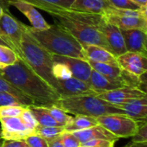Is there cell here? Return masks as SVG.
I'll return each mask as SVG.
<instances>
[{"mask_svg":"<svg viewBox=\"0 0 147 147\" xmlns=\"http://www.w3.org/2000/svg\"><path fill=\"white\" fill-rule=\"evenodd\" d=\"M108 2L115 8L125 10H140V7L131 0H108Z\"/></svg>","mask_w":147,"mask_h":147,"instance_id":"8d00e7d4","label":"cell"},{"mask_svg":"<svg viewBox=\"0 0 147 147\" xmlns=\"http://www.w3.org/2000/svg\"><path fill=\"white\" fill-rule=\"evenodd\" d=\"M64 131V126H44L37 125L34 131V133L42 137L47 141H49L60 136Z\"/></svg>","mask_w":147,"mask_h":147,"instance_id":"83f0119b","label":"cell"},{"mask_svg":"<svg viewBox=\"0 0 147 147\" xmlns=\"http://www.w3.org/2000/svg\"><path fill=\"white\" fill-rule=\"evenodd\" d=\"M25 26L26 24L14 18L9 11H5L0 18V29L3 33V38L19 57L21 56L22 38Z\"/></svg>","mask_w":147,"mask_h":147,"instance_id":"ba28073f","label":"cell"},{"mask_svg":"<svg viewBox=\"0 0 147 147\" xmlns=\"http://www.w3.org/2000/svg\"><path fill=\"white\" fill-rule=\"evenodd\" d=\"M27 147H29V146H28V145H27Z\"/></svg>","mask_w":147,"mask_h":147,"instance_id":"9f6ffc18","label":"cell"},{"mask_svg":"<svg viewBox=\"0 0 147 147\" xmlns=\"http://www.w3.org/2000/svg\"><path fill=\"white\" fill-rule=\"evenodd\" d=\"M25 108L23 106L0 107V117H20Z\"/></svg>","mask_w":147,"mask_h":147,"instance_id":"1f68e13d","label":"cell"},{"mask_svg":"<svg viewBox=\"0 0 147 147\" xmlns=\"http://www.w3.org/2000/svg\"><path fill=\"white\" fill-rule=\"evenodd\" d=\"M52 72L55 78L58 81H63L73 77L69 67L62 62L54 61Z\"/></svg>","mask_w":147,"mask_h":147,"instance_id":"4dcf8cb0","label":"cell"},{"mask_svg":"<svg viewBox=\"0 0 147 147\" xmlns=\"http://www.w3.org/2000/svg\"><path fill=\"white\" fill-rule=\"evenodd\" d=\"M131 142L145 143L147 142V120L139 122L138 129L136 134L131 138Z\"/></svg>","mask_w":147,"mask_h":147,"instance_id":"e575fe53","label":"cell"},{"mask_svg":"<svg viewBox=\"0 0 147 147\" xmlns=\"http://www.w3.org/2000/svg\"><path fill=\"white\" fill-rule=\"evenodd\" d=\"M53 18L55 21V23H57L64 29H66L82 44L97 45L111 51V49L106 37L98 28L58 16H55L53 17Z\"/></svg>","mask_w":147,"mask_h":147,"instance_id":"5b68a950","label":"cell"},{"mask_svg":"<svg viewBox=\"0 0 147 147\" xmlns=\"http://www.w3.org/2000/svg\"><path fill=\"white\" fill-rule=\"evenodd\" d=\"M0 36H1L2 38H3V33H2V30H1V29H0ZM4 39V38H3ZM5 40V39H4Z\"/></svg>","mask_w":147,"mask_h":147,"instance_id":"f5cc1de1","label":"cell"},{"mask_svg":"<svg viewBox=\"0 0 147 147\" xmlns=\"http://www.w3.org/2000/svg\"><path fill=\"white\" fill-rule=\"evenodd\" d=\"M139 82L140 83H145L147 84V70L143 74V75H141L139 76Z\"/></svg>","mask_w":147,"mask_h":147,"instance_id":"f6af8a7d","label":"cell"},{"mask_svg":"<svg viewBox=\"0 0 147 147\" xmlns=\"http://www.w3.org/2000/svg\"><path fill=\"white\" fill-rule=\"evenodd\" d=\"M0 45H5V46H8L9 47V44L6 42L5 40H4L1 36H0Z\"/></svg>","mask_w":147,"mask_h":147,"instance_id":"c3c4849f","label":"cell"},{"mask_svg":"<svg viewBox=\"0 0 147 147\" xmlns=\"http://www.w3.org/2000/svg\"><path fill=\"white\" fill-rule=\"evenodd\" d=\"M88 84L90 85L94 92L96 94V95L100 93H104L125 86L123 81L109 78L94 69L91 72Z\"/></svg>","mask_w":147,"mask_h":147,"instance_id":"e0dca14e","label":"cell"},{"mask_svg":"<svg viewBox=\"0 0 147 147\" xmlns=\"http://www.w3.org/2000/svg\"><path fill=\"white\" fill-rule=\"evenodd\" d=\"M97 96L113 105L119 106L124 103L130 102L133 100L146 97L147 94L141 91L138 88L125 86L104 93L97 94Z\"/></svg>","mask_w":147,"mask_h":147,"instance_id":"30bf717a","label":"cell"},{"mask_svg":"<svg viewBox=\"0 0 147 147\" xmlns=\"http://www.w3.org/2000/svg\"><path fill=\"white\" fill-rule=\"evenodd\" d=\"M35 119H36L38 125L44 126H63L55 121L52 116L49 114L47 107H38V106H30L29 107Z\"/></svg>","mask_w":147,"mask_h":147,"instance_id":"484cf974","label":"cell"},{"mask_svg":"<svg viewBox=\"0 0 147 147\" xmlns=\"http://www.w3.org/2000/svg\"><path fill=\"white\" fill-rule=\"evenodd\" d=\"M24 141L29 147H49L47 140L35 133L27 137Z\"/></svg>","mask_w":147,"mask_h":147,"instance_id":"d590c367","label":"cell"},{"mask_svg":"<svg viewBox=\"0 0 147 147\" xmlns=\"http://www.w3.org/2000/svg\"><path fill=\"white\" fill-rule=\"evenodd\" d=\"M3 138H2V135H1V128H0V146L2 144V142H3Z\"/></svg>","mask_w":147,"mask_h":147,"instance_id":"f907efd6","label":"cell"},{"mask_svg":"<svg viewBox=\"0 0 147 147\" xmlns=\"http://www.w3.org/2000/svg\"><path fill=\"white\" fill-rule=\"evenodd\" d=\"M79 147H89V146H86V145H82L81 144V146H79Z\"/></svg>","mask_w":147,"mask_h":147,"instance_id":"db71d44e","label":"cell"},{"mask_svg":"<svg viewBox=\"0 0 147 147\" xmlns=\"http://www.w3.org/2000/svg\"><path fill=\"white\" fill-rule=\"evenodd\" d=\"M4 13H5V10L1 6H0V18H2V16L4 15Z\"/></svg>","mask_w":147,"mask_h":147,"instance_id":"681fc988","label":"cell"},{"mask_svg":"<svg viewBox=\"0 0 147 147\" xmlns=\"http://www.w3.org/2000/svg\"><path fill=\"white\" fill-rule=\"evenodd\" d=\"M58 16L61 18H65L73 21L89 24L92 26H94L98 28L101 23L104 21V16L100 14H94V13H88V12H83L79 11H74L71 9H67L64 11H61L58 12L57 14L52 16Z\"/></svg>","mask_w":147,"mask_h":147,"instance_id":"ac0fdd59","label":"cell"},{"mask_svg":"<svg viewBox=\"0 0 147 147\" xmlns=\"http://www.w3.org/2000/svg\"><path fill=\"white\" fill-rule=\"evenodd\" d=\"M115 142L116 141L113 140L98 138V139H92L84 142L82 144V145H86L89 147H114Z\"/></svg>","mask_w":147,"mask_h":147,"instance_id":"f35d334b","label":"cell"},{"mask_svg":"<svg viewBox=\"0 0 147 147\" xmlns=\"http://www.w3.org/2000/svg\"><path fill=\"white\" fill-rule=\"evenodd\" d=\"M49 114L52 116V118L57 121L59 124H61V125H63L65 127L66 125H67L69 123V121L72 119V116L68 115L67 113H66L64 110H62L61 108L56 107V106H52L49 107H47Z\"/></svg>","mask_w":147,"mask_h":147,"instance_id":"f546056e","label":"cell"},{"mask_svg":"<svg viewBox=\"0 0 147 147\" xmlns=\"http://www.w3.org/2000/svg\"><path fill=\"white\" fill-rule=\"evenodd\" d=\"M0 76L30 97L35 106L49 107L55 106L61 98L60 94L20 57L14 64L0 69Z\"/></svg>","mask_w":147,"mask_h":147,"instance_id":"6da1fadb","label":"cell"},{"mask_svg":"<svg viewBox=\"0 0 147 147\" xmlns=\"http://www.w3.org/2000/svg\"><path fill=\"white\" fill-rule=\"evenodd\" d=\"M111 7H113V5L108 2V0H74L69 9L104 15Z\"/></svg>","mask_w":147,"mask_h":147,"instance_id":"ffe728a7","label":"cell"},{"mask_svg":"<svg viewBox=\"0 0 147 147\" xmlns=\"http://www.w3.org/2000/svg\"><path fill=\"white\" fill-rule=\"evenodd\" d=\"M124 147H147V142L145 143H136V142H130L125 144Z\"/></svg>","mask_w":147,"mask_h":147,"instance_id":"7bdbcfd3","label":"cell"},{"mask_svg":"<svg viewBox=\"0 0 147 147\" xmlns=\"http://www.w3.org/2000/svg\"><path fill=\"white\" fill-rule=\"evenodd\" d=\"M61 138L64 147H79L82 144L80 140L70 131H65L61 134Z\"/></svg>","mask_w":147,"mask_h":147,"instance_id":"836d02e7","label":"cell"},{"mask_svg":"<svg viewBox=\"0 0 147 147\" xmlns=\"http://www.w3.org/2000/svg\"><path fill=\"white\" fill-rule=\"evenodd\" d=\"M11 1L12 0H0V6L5 10V11H9L10 7L11 6Z\"/></svg>","mask_w":147,"mask_h":147,"instance_id":"b9f144b4","label":"cell"},{"mask_svg":"<svg viewBox=\"0 0 147 147\" xmlns=\"http://www.w3.org/2000/svg\"><path fill=\"white\" fill-rule=\"evenodd\" d=\"M19 56L18 54L10 47L0 45V62L9 66L14 64L18 60Z\"/></svg>","mask_w":147,"mask_h":147,"instance_id":"f1b7e54d","label":"cell"},{"mask_svg":"<svg viewBox=\"0 0 147 147\" xmlns=\"http://www.w3.org/2000/svg\"><path fill=\"white\" fill-rule=\"evenodd\" d=\"M140 11H141L142 15L147 19V5H145L144 6L141 7V8H140Z\"/></svg>","mask_w":147,"mask_h":147,"instance_id":"7dc6e473","label":"cell"},{"mask_svg":"<svg viewBox=\"0 0 147 147\" xmlns=\"http://www.w3.org/2000/svg\"><path fill=\"white\" fill-rule=\"evenodd\" d=\"M73 133L80 140L81 144L87 142L88 140L98 139V138L108 139V140H113V141H117L119 139L116 136H114L113 133H111L109 131H107L105 127H103L100 124L93 127L85 129V130L74 131Z\"/></svg>","mask_w":147,"mask_h":147,"instance_id":"7402d4cb","label":"cell"},{"mask_svg":"<svg viewBox=\"0 0 147 147\" xmlns=\"http://www.w3.org/2000/svg\"><path fill=\"white\" fill-rule=\"evenodd\" d=\"M98 29L106 37L112 53L116 57L127 51L121 30L119 27L108 22L104 18V21L98 27Z\"/></svg>","mask_w":147,"mask_h":147,"instance_id":"8fae6325","label":"cell"},{"mask_svg":"<svg viewBox=\"0 0 147 147\" xmlns=\"http://www.w3.org/2000/svg\"><path fill=\"white\" fill-rule=\"evenodd\" d=\"M103 16L120 30H139L147 33V19L142 15L140 10L118 9L113 6Z\"/></svg>","mask_w":147,"mask_h":147,"instance_id":"8992f818","label":"cell"},{"mask_svg":"<svg viewBox=\"0 0 147 147\" xmlns=\"http://www.w3.org/2000/svg\"><path fill=\"white\" fill-rule=\"evenodd\" d=\"M131 1H132L137 5H138L140 8L147 5V0H131Z\"/></svg>","mask_w":147,"mask_h":147,"instance_id":"ee69618b","label":"cell"},{"mask_svg":"<svg viewBox=\"0 0 147 147\" xmlns=\"http://www.w3.org/2000/svg\"><path fill=\"white\" fill-rule=\"evenodd\" d=\"M27 28L35 39L50 54L87 61L82 43L57 23L50 24L43 30H36L31 26Z\"/></svg>","mask_w":147,"mask_h":147,"instance_id":"7a4b0ae2","label":"cell"},{"mask_svg":"<svg viewBox=\"0 0 147 147\" xmlns=\"http://www.w3.org/2000/svg\"><path fill=\"white\" fill-rule=\"evenodd\" d=\"M5 106H23V103L12 94L6 92H0V107Z\"/></svg>","mask_w":147,"mask_h":147,"instance_id":"d6a6232c","label":"cell"},{"mask_svg":"<svg viewBox=\"0 0 147 147\" xmlns=\"http://www.w3.org/2000/svg\"><path fill=\"white\" fill-rule=\"evenodd\" d=\"M28 26H25L21 46V56L29 67L51 86L56 92L58 88V80L53 76V58L46 49H44L30 33Z\"/></svg>","mask_w":147,"mask_h":147,"instance_id":"3957f363","label":"cell"},{"mask_svg":"<svg viewBox=\"0 0 147 147\" xmlns=\"http://www.w3.org/2000/svg\"><path fill=\"white\" fill-rule=\"evenodd\" d=\"M57 93L60 94L61 97L82 94L96 95V94L94 92L88 82L74 77L63 81H58Z\"/></svg>","mask_w":147,"mask_h":147,"instance_id":"5bb4252c","label":"cell"},{"mask_svg":"<svg viewBox=\"0 0 147 147\" xmlns=\"http://www.w3.org/2000/svg\"><path fill=\"white\" fill-rule=\"evenodd\" d=\"M0 92H6L12 94L13 96L18 98L25 107L35 106L34 101L30 97H28L23 92L16 88L13 85H11L9 82H7L5 79H4L1 76H0Z\"/></svg>","mask_w":147,"mask_h":147,"instance_id":"4316f807","label":"cell"},{"mask_svg":"<svg viewBox=\"0 0 147 147\" xmlns=\"http://www.w3.org/2000/svg\"><path fill=\"white\" fill-rule=\"evenodd\" d=\"M82 45L87 61L92 60L98 62H103V63H108V64L119 66L117 57L107 49L97 45H92V44H82Z\"/></svg>","mask_w":147,"mask_h":147,"instance_id":"d6986e66","label":"cell"},{"mask_svg":"<svg viewBox=\"0 0 147 147\" xmlns=\"http://www.w3.org/2000/svg\"><path fill=\"white\" fill-rule=\"evenodd\" d=\"M97 125H99V123L96 118L85 115H75L74 117H72L69 123L65 125L64 129L66 131L74 132L77 131L85 130Z\"/></svg>","mask_w":147,"mask_h":147,"instance_id":"cb8c5ba5","label":"cell"},{"mask_svg":"<svg viewBox=\"0 0 147 147\" xmlns=\"http://www.w3.org/2000/svg\"><path fill=\"white\" fill-rule=\"evenodd\" d=\"M23 1L48 12L52 17L61 11L69 9L74 0H23Z\"/></svg>","mask_w":147,"mask_h":147,"instance_id":"603a6c76","label":"cell"},{"mask_svg":"<svg viewBox=\"0 0 147 147\" xmlns=\"http://www.w3.org/2000/svg\"><path fill=\"white\" fill-rule=\"evenodd\" d=\"M48 142V145L49 147H64L63 144H62V141H61V135L51 139V140H49L47 141Z\"/></svg>","mask_w":147,"mask_h":147,"instance_id":"60d3db41","label":"cell"},{"mask_svg":"<svg viewBox=\"0 0 147 147\" xmlns=\"http://www.w3.org/2000/svg\"><path fill=\"white\" fill-rule=\"evenodd\" d=\"M11 5L16 7L28 18L33 29L36 30H43L50 26L34 5L23 0H12Z\"/></svg>","mask_w":147,"mask_h":147,"instance_id":"9a60e30c","label":"cell"},{"mask_svg":"<svg viewBox=\"0 0 147 147\" xmlns=\"http://www.w3.org/2000/svg\"><path fill=\"white\" fill-rule=\"evenodd\" d=\"M5 66H6V65H5V64H3V63H1V62H0V69L4 68V67H5Z\"/></svg>","mask_w":147,"mask_h":147,"instance_id":"816d5d0a","label":"cell"},{"mask_svg":"<svg viewBox=\"0 0 147 147\" xmlns=\"http://www.w3.org/2000/svg\"><path fill=\"white\" fill-rule=\"evenodd\" d=\"M52 58H53V61L62 62L66 64L69 67L72 73V76L74 78L84 81L88 83L93 68L91 67L88 61L79 58H75V57L58 55H52Z\"/></svg>","mask_w":147,"mask_h":147,"instance_id":"4fadbf2b","label":"cell"},{"mask_svg":"<svg viewBox=\"0 0 147 147\" xmlns=\"http://www.w3.org/2000/svg\"><path fill=\"white\" fill-rule=\"evenodd\" d=\"M1 135L4 140H24L34 134L21 117H0Z\"/></svg>","mask_w":147,"mask_h":147,"instance_id":"9c48e42d","label":"cell"},{"mask_svg":"<svg viewBox=\"0 0 147 147\" xmlns=\"http://www.w3.org/2000/svg\"><path fill=\"white\" fill-rule=\"evenodd\" d=\"M55 106L61 108L68 114L85 115L94 118L113 113H124L123 110L117 106L94 94L61 97Z\"/></svg>","mask_w":147,"mask_h":147,"instance_id":"277c9868","label":"cell"},{"mask_svg":"<svg viewBox=\"0 0 147 147\" xmlns=\"http://www.w3.org/2000/svg\"><path fill=\"white\" fill-rule=\"evenodd\" d=\"M138 88L141 91H143L144 94H147V84H145V83H140V84L138 85Z\"/></svg>","mask_w":147,"mask_h":147,"instance_id":"bcb514c9","label":"cell"},{"mask_svg":"<svg viewBox=\"0 0 147 147\" xmlns=\"http://www.w3.org/2000/svg\"><path fill=\"white\" fill-rule=\"evenodd\" d=\"M145 120H147V119H145Z\"/></svg>","mask_w":147,"mask_h":147,"instance_id":"11a10c76","label":"cell"},{"mask_svg":"<svg viewBox=\"0 0 147 147\" xmlns=\"http://www.w3.org/2000/svg\"><path fill=\"white\" fill-rule=\"evenodd\" d=\"M88 61L94 70L97 71L98 73L101 74V75L107 76L109 78H112V79L123 81L121 77L122 69L120 68V67L108 64V63L98 62V61H94L92 60H88Z\"/></svg>","mask_w":147,"mask_h":147,"instance_id":"d4e9b609","label":"cell"},{"mask_svg":"<svg viewBox=\"0 0 147 147\" xmlns=\"http://www.w3.org/2000/svg\"><path fill=\"white\" fill-rule=\"evenodd\" d=\"M20 117H21V119L24 120V122L25 123V125H26L31 131H34L35 129H36V127L37 126L38 123H37L36 119H35L34 115L32 114L31 111L30 110L29 107H26V108L24 110V112H23V113L21 114Z\"/></svg>","mask_w":147,"mask_h":147,"instance_id":"74e56055","label":"cell"},{"mask_svg":"<svg viewBox=\"0 0 147 147\" xmlns=\"http://www.w3.org/2000/svg\"><path fill=\"white\" fill-rule=\"evenodd\" d=\"M1 147H27L24 140H3Z\"/></svg>","mask_w":147,"mask_h":147,"instance_id":"ab89813d","label":"cell"},{"mask_svg":"<svg viewBox=\"0 0 147 147\" xmlns=\"http://www.w3.org/2000/svg\"><path fill=\"white\" fill-rule=\"evenodd\" d=\"M97 121L118 138H132L139 126V122L124 113H113L100 116Z\"/></svg>","mask_w":147,"mask_h":147,"instance_id":"52a82bcc","label":"cell"},{"mask_svg":"<svg viewBox=\"0 0 147 147\" xmlns=\"http://www.w3.org/2000/svg\"><path fill=\"white\" fill-rule=\"evenodd\" d=\"M117 61L120 68L138 78L147 70V56L140 53L126 51L117 56Z\"/></svg>","mask_w":147,"mask_h":147,"instance_id":"7c38bea8","label":"cell"},{"mask_svg":"<svg viewBox=\"0 0 147 147\" xmlns=\"http://www.w3.org/2000/svg\"><path fill=\"white\" fill-rule=\"evenodd\" d=\"M0 147H1V146H0Z\"/></svg>","mask_w":147,"mask_h":147,"instance_id":"6f0895ef","label":"cell"},{"mask_svg":"<svg viewBox=\"0 0 147 147\" xmlns=\"http://www.w3.org/2000/svg\"><path fill=\"white\" fill-rule=\"evenodd\" d=\"M127 51L147 56V33L139 30H121Z\"/></svg>","mask_w":147,"mask_h":147,"instance_id":"2e32d148","label":"cell"},{"mask_svg":"<svg viewBox=\"0 0 147 147\" xmlns=\"http://www.w3.org/2000/svg\"><path fill=\"white\" fill-rule=\"evenodd\" d=\"M130 118L142 122L147 119V96L117 106Z\"/></svg>","mask_w":147,"mask_h":147,"instance_id":"44dd1931","label":"cell"}]
</instances>
